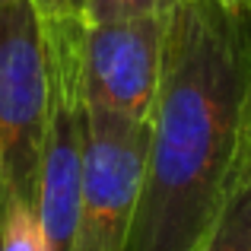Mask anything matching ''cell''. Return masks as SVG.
<instances>
[{
	"label": "cell",
	"instance_id": "obj_1",
	"mask_svg": "<svg viewBox=\"0 0 251 251\" xmlns=\"http://www.w3.org/2000/svg\"><path fill=\"white\" fill-rule=\"evenodd\" d=\"M251 143V13L169 0L162 76L124 251H201Z\"/></svg>",
	"mask_w": 251,
	"mask_h": 251
},
{
	"label": "cell",
	"instance_id": "obj_2",
	"mask_svg": "<svg viewBox=\"0 0 251 251\" xmlns=\"http://www.w3.org/2000/svg\"><path fill=\"white\" fill-rule=\"evenodd\" d=\"M48 99L42 16L29 0H0V203H23L35 213Z\"/></svg>",
	"mask_w": 251,
	"mask_h": 251
},
{
	"label": "cell",
	"instance_id": "obj_3",
	"mask_svg": "<svg viewBox=\"0 0 251 251\" xmlns=\"http://www.w3.org/2000/svg\"><path fill=\"white\" fill-rule=\"evenodd\" d=\"M150 121L86 105V147L76 226L67 251H124L130 235Z\"/></svg>",
	"mask_w": 251,
	"mask_h": 251
},
{
	"label": "cell",
	"instance_id": "obj_4",
	"mask_svg": "<svg viewBox=\"0 0 251 251\" xmlns=\"http://www.w3.org/2000/svg\"><path fill=\"white\" fill-rule=\"evenodd\" d=\"M169 3L134 16L83 23L80 76L92 108L134 121H150L162 76Z\"/></svg>",
	"mask_w": 251,
	"mask_h": 251
},
{
	"label": "cell",
	"instance_id": "obj_5",
	"mask_svg": "<svg viewBox=\"0 0 251 251\" xmlns=\"http://www.w3.org/2000/svg\"><path fill=\"white\" fill-rule=\"evenodd\" d=\"M201 251H251V143Z\"/></svg>",
	"mask_w": 251,
	"mask_h": 251
},
{
	"label": "cell",
	"instance_id": "obj_6",
	"mask_svg": "<svg viewBox=\"0 0 251 251\" xmlns=\"http://www.w3.org/2000/svg\"><path fill=\"white\" fill-rule=\"evenodd\" d=\"M0 251H45L35 210L23 203H0Z\"/></svg>",
	"mask_w": 251,
	"mask_h": 251
},
{
	"label": "cell",
	"instance_id": "obj_7",
	"mask_svg": "<svg viewBox=\"0 0 251 251\" xmlns=\"http://www.w3.org/2000/svg\"><path fill=\"white\" fill-rule=\"evenodd\" d=\"M166 0H80V19L83 23H105V19L134 16L143 10H156Z\"/></svg>",
	"mask_w": 251,
	"mask_h": 251
},
{
	"label": "cell",
	"instance_id": "obj_8",
	"mask_svg": "<svg viewBox=\"0 0 251 251\" xmlns=\"http://www.w3.org/2000/svg\"><path fill=\"white\" fill-rule=\"evenodd\" d=\"M35 6V13L42 19H54V16H67V13H76L70 6V0H29Z\"/></svg>",
	"mask_w": 251,
	"mask_h": 251
},
{
	"label": "cell",
	"instance_id": "obj_9",
	"mask_svg": "<svg viewBox=\"0 0 251 251\" xmlns=\"http://www.w3.org/2000/svg\"><path fill=\"white\" fill-rule=\"evenodd\" d=\"M213 3L226 6V10H232V13H251V0H213Z\"/></svg>",
	"mask_w": 251,
	"mask_h": 251
},
{
	"label": "cell",
	"instance_id": "obj_10",
	"mask_svg": "<svg viewBox=\"0 0 251 251\" xmlns=\"http://www.w3.org/2000/svg\"><path fill=\"white\" fill-rule=\"evenodd\" d=\"M70 6H74V10H80V0H70Z\"/></svg>",
	"mask_w": 251,
	"mask_h": 251
},
{
	"label": "cell",
	"instance_id": "obj_11",
	"mask_svg": "<svg viewBox=\"0 0 251 251\" xmlns=\"http://www.w3.org/2000/svg\"><path fill=\"white\" fill-rule=\"evenodd\" d=\"M166 3H169V0H166Z\"/></svg>",
	"mask_w": 251,
	"mask_h": 251
}]
</instances>
